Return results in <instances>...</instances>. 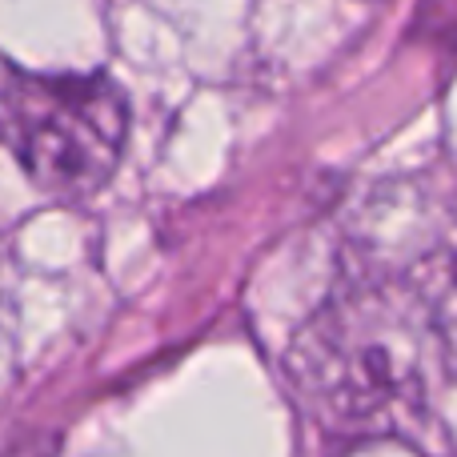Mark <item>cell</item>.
Listing matches in <instances>:
<instances>
[{"label": "cell", "mask_w": 457, "mask_h": 457, "mask_svg": "<svg viewBox=\"0 0 457 457\" xmlns=\"http://www.w3.org/2000/svg\"><path fill=\"white\" fill-rule=\"evenodd\" d=\"M12 370V309L4 301V285H0V381Z\"/></svg>", "instance_id": "4"}, {"label": "cell", "mask_w": 457, "mask_h": 457, "mask_svg": "<svg viewBox=\"0 0 457 457\" xmlns=\"http://www.w3.org/2000/svg\"><path fill=\"white\" fill-rule=\"evenodd\" d=\"M125 137L129 101L104 72H32L0 53V145L48 197H93Z\"/></svg>", "instance_id": "2"}, {"label": "cell", "mask_w": 457, "mask_h": 457, "mask_svg": "<svg viewBox=\"0 0 457 457\" xmlns=\"http://www.w3.org/2000/svg\"><path fill=\"white\" fill-rule=\"evenodd\" d=\"M434 357L442 361L410 281L357 277L297 329L285 370L325 426L373 442L426 418Z\"/></svg>", "instance_id": "1"}, {"label": "cell", "mask_w": 457, "mask_h": 457, "mask_svg": "<svg viewBox=\"0 0 457 457\" xmlns=\"http://www.w3.org/2000/svg\"><path fill=\"white\" fill-rule=\"evenodd\" d=\"M402 277L426 309L442 361L457 373V205H450V213L429 233L426 249Z\"/></svg>", "instance_id": "3"}]
</instances>
